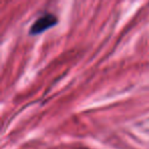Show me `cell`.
<instances>
[{"instance_id": "1", "label": "cell", "mask_w": 149, "mask_h": 149, "mask_svg": "<svg viewBox=\"0 0 149 149\" xmlns=\"http://www.w3.org/2000/svg\"><path fill=\"white\" fill-rule=\"evenodd\" d=\"M56 23H57V19H56L55 15H43V17H39V19L33 24V26H32L31 29H30V33H31L32 35L40 34L43 31H45V30L53 27Z\"/></svg>"}]
</instances>
